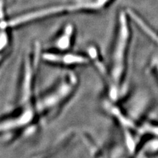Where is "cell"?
<instances>
[{
    "label": "cell",
    "instance_id": "cell-6",
    "mask_svg": "<svg viewBox=\"0 0 158 158\" xmlns=\"http://www.w3.org/2000/svg\"><path fill=\"white\" fill-rule=\"evenodd\" d=\"M73 34V26L69 24L64 28L63 33L55 41V46L60 51H65L71 46V40Z\"/></svg>",
    "mask_w": 158,
    "mask_h": 158
},
{
    "label": "cell",
    "instance_id": "cell-2",
    "mask_svg": "<svg viewBox=\"0 0 158 158\" xmlns=\"http://www.w3.org/2000/svg\"><path fill=\"white\" fill-rule=\"evenodd\" d=\"M78 79L73 72H67L51 88L35 98L37 120L50 118L71 98L78 86Z\"/></svg>",
    "mask_w": 158,
    "mask_h": 158
},
{
    "label": "cell",
    "instance_id": "cell-5",
    "mask_svg": "<svg viewBox=\"0 0 158 158\" xmlns=\"http://www.w3.org/2000/svg\"><path fill=\"white\" fill-rule=\"evenodd\" d=\"M42 57L47 63L65 67L85 65L90 63L89 57L72 53L46 52Z\"/></svg>",
    "mask_w": 158,
    "mask_h": 158
},
{
    "label": "cell",
    "instance_id": "cell-8",
    "mask_svg": "<svg viewBox=\"0 0 158 158\" xmlns=\"http://www.w3.org/2000/svg\"><path fill=\"white\" fill-rule=\"evenodd\" d=\"M3 0H0V34L6 33V29L7 27V22L4 20V11H3Z\"/></svg>",
    "mask_w": 158,
    "mask_h": 158
},
{
    "label": "cell",
    "instance_id": "cell-3",
    "mask_svg": "<svg viewBox=\"0 0 158 158\" xmlns=\"http://www.w3.org/2000/svg\"><path fill=\"white\" fill-rule=\"evenodd\" d=\"M109 1L110 0H75V2L72 3L48 7L22 15L8 21L7 24V27H16L31 21L64 11H77L81 9H100Z\"/></svg>",
    "mask_w": 158,
    "mask_h": 158
},
{
    "label": "cell",
    "instance_id": "cell-4",
    "mask_svg": "<svg viewBox=\"0 0 158 158\" xmlns=\"http://www.w3.org/2000/svg\"><path fill=\"white\" fill-rule=\"evenodd\" d=\"M17 106L13 112L0 118V135L21 131L37 120L34 104Z\"/></svg>",
    "mask_w": 158,
    "mask_h": 158
},
{
    "label": "cell",
    "instance_id": "cell-7",
    "mask_svg": "<svg viewBox=\"0 0 158 158\" xmlns=\"http://www.w3.org/2000/svg\"><path fill=\"white\" fill-rule=\"evenodd\" d=\"M128 13H129L130 16L131 17V18L133 19V20L135 21V23L138 24V26L140 27V28H141L143 31H144V32L146 34H148V35L150 36V38L156 42V43L158 45V36L157 34L153 31L149 27L147 26V24L143 21L136 13H135L132 11H131V10H128Z\"/></svg>",
    "mask_w": 158,
    "mask_h": 158
},
{
    "label": "cell",
    "instance_id": "cell-1",
    "mask_svg": "<svg viewBox=\"0 0 158 158\" xmlns=\"http://www.w3.org/2000/svg\"><path fill=\"white\" fill-rule=\"evenodd\" d=\"M129 38V29L125 13L119 15V27L116 41L112 52L110 67L108 69V80L106 82L108 94L111 101L118 98L120 89L126 75L127 50Z\"/></svg>",
    "mask_w": 158,
    "mask_h": 158
},
{
    "label": "cell",
    "instance_id": "cell-9",
    "mask_svg": "<svg viewBox=\"0 0 158 158\" xmlns=\"http://www.w3.org/2000/svg\"><path fill=\"white\" fill-rule=\"evenodd\" d=\"M150 68L152 72L154 73V76L158 81V57H156L154 60H152L150 64Z\"/></svg>",
    "mask_w": 158,
    "mask_h": 158
}]
</instances>
